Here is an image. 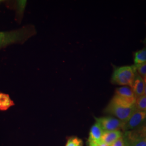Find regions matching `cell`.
<instances>
[{
    "mask_svg": "<svg viewBox=\"0 0 146 146\" xmlns=\"http://www.w3.org/2000/svg\"><path fill=\"white\" fill-rule=\"evenodd\" d=\"M136 110L135 104L131 105L114 95L105 108L104 113L114 115L124 123L129 119Z\"/></svg>",
    "mask_w": 146,
    "mask_h": 146,
    "instance_id": "1",
    "label": "cell"
},
{
    "mask_svg": "<svg viewBox=\"0 0 146 146\" xmlns=\"http://www.w3.org/2000/svg\"><path fill=\"white\" fill-rule=\"evenodd\" d=\"M136 72L134 65L114 67L111 82L120 86H131Z\"/></svg>",
    "mask_w": 146,
    "mask_h": 146,
    "instance_id": "2",
    "label": "cell"
},
{
    "mask_svg": "<svg viewBox=\"0 0 146 146\" xmlns=\"http://www.w3.org/2000/svg\"><path fill=\"white\" fill-rule=\"evenodd\" d=\"M33 28L28 27L11 31H0V48L9 44L23 42L33 35Z\"/></svg>",
    "mask_w": 146,
    "mask_h": 146,
    "instance_id": "3",
    "label": "cell"
},
{
    "mask_svg": "<svg viewBox=\"0 0 146 146\" xmlns=\"http://www.w3.org/2000/svg\"><path fill=\"white\" fill-rule=\"evenodd\" d=\"M125 146H135L146 141V124L131 131H125L122 136Z\"/></svg>",
    "mask_w": 146,
    "mask_h": 146,
    "instance_id": "4",
    "label": "cell"
},
{
    "mask_svg": "<svg viewBox=\"0 0 146 146\" xmlns=\"http://www.w3.org/2000/svg\"><path fill=\"white\" fill-rule=\"evenodd\" d=\"M146 124V111L136 110L129 119L125 123L122 129L123 131L139 128Z\"/></svg>",
    "mask_w": 146,
    "mask_h": 146,
    "instance_id": "5",
    "label": "cell"
},
{
    "mask_svg": "<svg viewBox=\"0 0 146 146\" xmlns=\"http://www.w3.org/2000/svg\"><path fill=\"white\" fill-rule=\"evenodd\" d=\"M95 120L104 131H120L122 129L125 124L122 121L111 116L95 117Z\"/></svg>",
    "mask_w": 146,
    "mask_h": 146,
    "instance_id": "6",
    "label": "cell"
},
{
    "mask_svg": "<svg viewBox=\"0 0 146 146\" xmlns=\"http://www.w3.org/2000/svg\"><path fill=\"white\" fill-rule=\"evenodd\" d=\"M115 95L129 104H135V96L131 88H129L128 87H121L117 88L115 90Z\"/></svg>",
    "mask_w": 146,
    "mask_h": 146,
    "instance_id": "7",
    "label": "cell"
},
{
    "mask_svg": "<svg viewBox=\"0 0 146 146\" xmlns=\"http://www.w3.org/2000/svg\"><path fill=\"white\" fill-rule=\"evenodd\" d=\"M131 88L134 94L136 99L144 95L145 84L143 78L137 72H136L135 78Z\"/></svg>",
    "mask_w": 146,
    "mask_h": 146,
    "instance_id": "8",
    "label": "cell"
},
{
    "mask_svg": "<svg viewBox=\"0 0 146 146\" xmlns=\"http://www.w3.org/2000/svg\"><path fill=\"white\" fill-rule=\"evenodd\" d=\"M104 131L96 122L90 128L88 141L94 142L98 145L102 142V136L104 133Z\"/></svg>",
    "mask_w": 146,
    "mask_h": 146,
    "instance_id": "9",
    "label": "cell"
},
{
    "mask_svg": "<svg viewBox=\"0 0 146 146\" xmlns=\"http://www.w3.org/2000/svg\"><path fill=\"white\" fill-rule=\"evenodd\" d=\"M122 136L123 133L120 131H104L102 136V141L110 146Z\"/></svg>",
    "mask_w": 146,
    "mask_h": 146,
    "instance_id": "10",
    "label": "cell"
},
{
    "mask_svg": "<svg viewBox=\"0 0 146 146\" xmlns=\"http://www.w3.org/2000/svg\"><path fill=\"white\" fill-rule=\"evenodd\" d=\"M15 105L8 94L0 93V110L5 111Z\"/></svg>",
    "mask_w": 146,
    "mask_h": 146,
    "instance_id": "11",
    "label": "cell"
},
{
    "mask_svg": "<svg viewBox=\"0 0 146 146\" xmlns=\"http://www.w3.org/2000/svg\"><path fill=\"white\" fill-rule=\"evenodd\" d=\"M134 61L135 64H139L146 62V47L134 53Z\"/></svg>",
    "mask_w": 146,
    "mask_h": 146,
    "instance_id": "12",
    "label": "cell"
},
{
    "mask_svg": "<svg viewBox=\"0 0 146 146\" xmlns=\"http://www.w3.org/2000/svg\"><path fill=\"white\" fill-rule=\"evenodd\" d=\"M136 110L146 111V96L144 95L136 99L135 103Z\"/></svg>",
    "mask_w": 146,
    "mask_h": 146,
    "instance_id": "13",
    "label": "cell"
},
{
    "mask_svg": "<svg viewBox=\"0 0 146 146\" xmlns=\"http://www.w3.org/2000/svg\"><path fill=\"white\" fill-rule=\"evenodd\" d=\"M66 146H83V141L78 137H70L68 139Z\"/></svg>",
    "mask_w": 146,
    "mask_h": 146,
    "instance_id": "14",
    "label": "cell"
},
{
    "mask_svg": "<svg viewBox=\"0 0 146 146\" xmlns=\"http://www.w3.org/2000/svg\"><path fill=\"white\" fill-rule=\"evenodd\" d=\"M136 72L138 73L141 77L143 78L146 76V62L139 64H134Z\"/></svg>",
    "mask_w": 146,
    "mask_h": 146,
    "instance_id": "15",
    "label": "cell"
},
{
    "mask_svg": "<svg viewBox=\"0 0 146 146\" xmlns=\"http://www.w3.org/2000/svg\"><path fill=\"white\" fill-rule=\"evenodd\" d=\"M110 146H125L123 137H121L113 143Z\"/></svg>",
    "mask_w": 146,
    "mask_h": 146,
    "instance_id": "16",
    "label": "cell"
},
{
    "mask_svg": "<svg viewBox=\"0 0 146 146\" xmlns=\"http://www.w3.org/2000/svg\"><path fill=\"white\" fill-rule=\"evenodd\" d=\"M87 144H88V146H98L97 144H96L95 143H94V142H92V141H88Z\"/></svg>",
    "mask_w": 146,
    "mask_h": 146,
    "instance_id": "17",
    "label": "cell"
},
{
    "mask_svg": "<svg viewBox=\"0 0 146 146\" xmlns=\"http://www.w3.org/2000/svg\"><path fill=\"white\" fill-rule=\"evenodd\" d=\"M98 146H110L108 145H107V144H106V143H104V142L103 141H102L101 143H100L99 144H98Z\"/></svg>",
    "mask_w": 146,
    "mask_h": 146,
    "instance_id": "18",
    "label": "cell"
},
{
    "mask_svg": "<svg viewBox=\"0 0 146 146\" xmlns=\"http://www.w3.org/2000/svg\"><path fill=\"white\" fill-rule=\"evenodd\" d=\"M135 146H146V142H142L140 143H139V144H137Z\"/></svg>",
    "mask_w": 146,
    "mask_h": 146,
    "instance_id": "19",
    "label": "cell"
},
{
    "mask_svg": "<svg viewBox=\"0 0 146 146\" xmlns=\"http://www.w3.org/2000/svg\"><path fill=\"white\" fill-rule=\"evenodd\" d=\"M143 44H145V47H146V36L145 37V40H143Z\"/></svg>",
    "mask_w": 146,
    "mask_h": 146,
    "instance_id": "20",
    "label": "cell"
},
{
    "mask_svg": "<svg viewBox=\"0 0 146 146\" xmlns=\"http://www.w3.org/2000/svg\"><path fill=\"white\" fill-rule=\"evenodd\" d=\"M144 95L146 96V84H145V94Z\"/></svg>",
    "mask_w": 146,
    "mask_h": 146,
    "instance_id": "21",
    "label": "cell"
}]
</instances>
